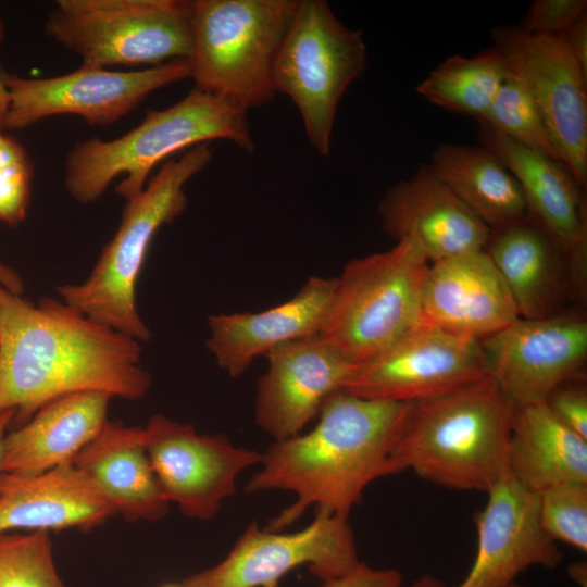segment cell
Here are the masks:
<instances>
[{"label": "cell", "mask_w": 587, "mask_h": 587, "mask_svg": "<svg viewBox=\"0 0 587 587\" xmlns=\"http://www.w3.org/2000/svg\"><path fill=\"white\" fill-rule=\"evenodd\" d=\"M410 407L340 390L325 401L311 430L275 440L246 490H286L296 500L266 529L280 532L310 507L348 517L372 482L399 473L392 452Z\"/></svg>", "instance_id": "cell-2"}, {"label": "cell", "mask_w": 587, "mask_h": 587, "mask_svg": "<svg viewBox=\"0 0 587 587\" xmlns=\"http://www.w3.org/2000/svg\"><path fill=\"white\" fill-rule=\"evenodd\" d=\"M539 519L555 542L587 551V485L564 484L538 494Z\"/></svg>", "instance_id": "cell-31"}, {"label": "cell", "mask_w": 587, "mask_h": 587, "mask_svg": "<svg viewBox=\"0 0 587 587\" xmlns=\"http://www.w3.org/2000/svg\"><path fill=\"white\" fill-rule=\"evenodd\" d=\"M0 284L10 291L22 295L24 283L20 274L0 260Z\"/></svg>", "instance_id": "cell-38"}, {"label": "cell", "mask_w": 587, "mask_h": 587, "mask_svg": "<svg viewBox=\"0 0 587 587\" xmlns=\"http://www.w3.org/2000/svg\"><path fill=\"white\" fill-rule=\"evenodd\" d=\"M112 398L104 391L83 390L47 402L5 434L0 473L33 475L73 461L109 422Z\"/></svg>", "instance_id": "cell-23"}, {"label": "cell", "mask_w": 587, "mask_h": 587, "mask_svg": "<svg viewBox=\"0 0 587 587\" xmlns=\"http://www.w3.org/2000/svg\"><path fill=\"white\" fill-rule=\"evenodd\" d=\"M33 171L29 158L0 171V222L14 227L26 217Z\"/></svg>", "instance_id": "cell-32"}, {"label": "cell", "mask_w": 587, "mask_h": 587, "mask_svg": "<svg viewBox=\"0 0 587 587\" xmlns=\"http://www.w3.org/2000/svg\"><path fill=\"white\" fill-rule=\"evenodd\" d=\"M258 379L254 416L274 440L302 432L325 401L344 390L358 365L320 334L295 340L266 354Z\"/></svg>", "instance_id": "cell-16"}, {"label": "cell", "mask_w": 587, "mask_h": 587, "mask_svg": "<svg viewBox=\"0 0 587 587\" xmlns=\"http://www.w3.org/2000/svg\"><path fill=\"white\" fill-rule=\"evenodd\" d=\"M224 139L254 150L247 112L193 88L175 104L147 110L143 120L113 140L75 142L65 159L64 187L77 202L97 201L120 175L116 193L129 200L142 191L151 171L171 154Z\"/></svg>", "instance_id": "cell-4"}, {"label": "cell", "mask_w": 587, "mask_h": 587, "mask_svg": "<svg viewBox=\"0 0 587 587\" xmlns=\"http://www.w3.org/2000/svg\"><path fill=\"white\" fill-rule=\"evenodd\" d=\"M15 415L14 410H7L0 413V460H1V448H2V441L5 436V430L10 426V424L13 422Z\"/></svg>", "instance_id": "cell-40"}, {"label": "cell", "mask_w": 587, "mask_h": 587, "mask_svg": "<svg viewBox=\"0 0 587 587\" xmlns=\"http://www.w3.org/2000/svg\"><path fill=\"white\" fill-rule=\"evenodd\" d=\"M478 341L487 375L512 407L541 402L558 386L582 378L587 322L574 314L520 317Z\"/></svg>", "instance_id": "cell-15"}, {"label": "cell", "mask_w": 587, "mask_h": 587, "mask_svg": "<svg viewBox=\"0 0 587 587\" xmlns=\"http://www.w3.org/2000/svg\"><path fill=\"white\" fill-rule=\"evenodd\" d=\"M427 165L491 230L528 214L514 176L482 145L442 143L433 152Z\"/></svg>", "instance_id": "cell-27"}, {"label": "cell", "mask_w": 587, "mask_h": 587, "mask_svg": "<svg viewBox=\"0 0 587 587\" xmlns=\"http://www.w3.org/2000/svg\"><path fill=\"white\" fill-rule=\"evenodd\" d=\"M486 375L478 340L421 325L359 364L344 390L370 400L411 403Z\"/></svg>", "instance_id": "cell-14"}, {"label": "cell", "mask_w": 587, "mask_h": 587, "mask_svg": "<svg viewBox=\"0 0 587 587\" xmlns=\"http://www.w3.org/2000/svg\"><path fill=\"white\" fill-rule=\"evenodd\" d=\"M0 587H66L54 565L50 533L0 534Z\"/></svg>", "instance_id": "cell-30"}, {"label": "cell", "mask_w": 587, "mask_h": 587, "mask_svg": "<svg viewBox=\"0 0 587 587\" xmlns=\"http://www.w3.org/2000/svg\"><path fill=\"white\" fill-rule=\"evenodd\" d=\"M486 494L475 515L476 554L457 587H507L530 566L554 569L562 562V551L540 524L538 494L511 473Z\"/></svg>", "instance_id": "cell-17"}, {"label": "cell", "mask_w": 587, "mask_h": 587, "mask_svg": "<svg viewBox=\"0 0 587 587\" xmlns=\"http://www.w3.org/2000/svg\"><path fill=\"white\" fill-rule=\"evenodd\" d=\"M402 574L394 569H374L361 562L344 577L323 584L322 587H400Z\"/></svg>", "instance_id": "cell-35"}, {"label": "cell", "mask_w": 587, "mask_h": 587, "mask_svg": "<svg viewBox=\"0 0 587 587\" xmlns=\"http://www.w3.org/2000/svg\"><path fill=\"white\" fill-rule=\"evenodd\" d=\"M480 145L508 167L519 183L528 215L565 254L586 252L587 224L582 186L559 161L479 125Z\"/></svg>", "instance_id": "cell-22"}, {"label": "cell", "mask_w": 587, "mask_h": 587, "mask_svg": "<svg viewBox=\"0 0 587 587\" xmlns=\"http://www.w3.org/2000/svg\"><path fill=\"white\" fill-rule=\"evenodd\" d=\"M423 324L479 340L520 319L485 249L429 263L422 290Z\"/></svg>", "instance_id": "cell-19"}, {"label": "cell", "mask_w": 587, "mask_h": 587, "mask_svg": "<svg viewBox=\"0 0 587 587\" xmlns=\"http://www.w3.org/2000/svg\"><path fill=\"white\" fill-rule=\"evenodd\" d=\"M146 451L164 498L190 519L210 521L235 494L239 474L262 453L237 447L226 435L200 434L162 414L143 427Z\"/></svg>", "instance_id": "cell-13"}, {"label": "cell", "mask_w": 587, "mask_h": 587, "mask_svg": "<svg viewBox=\"0 0 587 587\" xmlns=\"http://www.w3.org/2000/svg\"><path fill=\"white\" fill-rule=\"evenodd\" d=\"M545 402L565 427L587 440V391L578 379L554 388Z\"/></svg>", "instance_id": "cell-34"}, {"label": "cell", "mask_w": 587, "mask_h": 587, "mask_svg": "<svg viewBox=\"0 0 587 587\" xmlns=\"http://www.w3.org/2000/svg\"><path fill=\"white\" fill-rule=\"evenodd\" d=\"M409 587H446L442 582L437 579L436 577L432 575H423L416 580H414ZM507 587H527L524 585H520L517 583H513Z\"/></svg>", "instance_id": "cell-39"}, {"label": "cell", "mask_w": 587, "mask_h": 587, "mask_svg": "<svg viewBox=\"0 0 587 587\" xmlns=\"http://www.w3.org/2000/svg\"><path fill=\"white\" fill-rule=\"evenodd\" d=\"M361 561L348 517L316 512L300 530L282 533L251 523L216 565L185 578V587H278L307 565L322 584L352 572Z\"/></svg>", "instance_id": "cell-11"}, {"label": "cell", "mask_w": 587, "mask_h": 587, "mask_svg": "<svg viewBox=\"0 0 587 587\" xmlns=\"http://www.w3.org/2000/svg\"><path fill=\"white\" fill-rule=\"evenodd\" d=\"M508 462L511 475L536 494L587 485V440L565 427L545 401L512 408Z\"/></svg>", "instance_id": "cell-25"}, {"label": "cell", "mask_w": 587, "mask_h": 587, "mask_svg": "<svg viewBox=\"0 0 587 587\" xmlns=\"http://www.w3.org/2000/svg\"><path fill=\"white\" fill-rule=\"evenodd\" d=\"M586 0H536L520 28L530 35L558 36L586 15Z\"/></svg>", "instance_id": "cell-33"}, {"label": "cell", "mask_w": 587, "mask_h": 587, "mask_svg": "<svg viewBox=\"0 0 587 587\" xmlns=\"http://www.w3.org/2000/svg\"><path fill=\"white\" fill-rule=\"evenodd\" d=\"M186 78H190L187 60L132 72L82 64L76 71L48 78L22 77L0 66L10 98L3 129H23L60 114L77 115L91 126H108L153 91Z\"/></svg>", "instance_id": "cell-10"}, {"label": "cell", "mask_w": 587, "mask_h": 587, "mask_svg": "<svg viewBox=\"0 0 587 587\" xmlns=\"http://www.w3.org/2000/svg\"><path fill=\"white\" fill-rule=\"evenodd\" d=\"M558 37L587 73V15L582 16Z\"/></svg>", "instance_id": "cell-36"}, {"label": "cell", "mask_w": 587, "mask_h": 587, "mask_svg": "<svg viewBox=\"0 0 587 587\" xmlns=\"http://www.w3.org/2000/svg\"><path fill=\"white\" fill-rule=\"evenodd\" d=\"M512 404L485 377L411 402L392 452L398 472L433 484L487 492L509 471Z\"/></svg>", "instance_id": "cell-3"}, {"label": "cell", "mask_w": 587, "mask_h": 587, "mask_svg": "<svg viewBox=\"0 0 587 587\" xmlns=\"http://www.w3.org/2000/svg\"><path fill=\"white\" fill-rule=\"evenodd\" d=\"M116 514L73 462L33 475L0 473V534L91 529Z\"/></svg>", "instance_id": "cell-21"}, {"label": "cell", "mask_w": 587, "mask_h": 587, "mask_svg": "<svg viewBox=\"0 0 587 587\" xmlns=\"http://www.w3.org/2000/svg\"><path fill=\"white\" fill-rule=\"evenodd\" d=\"M298 0L188 1L195 88L247 112L275 96L273 66Z\"/></svg>", "instance_id": "cell-6"}, {"label": "cell", "mask_w": 587, "mask_h": 587, "mask_svg": "<svg viewBox=\"0 0 587 587\" xmlns=\"http://www.w3.org/2000/svg\"><path fill=\"white\" fill-rule=\"evenodd\" d=\"M485 250L503 278L520 317L553 314L561 295L564 252L539 224L527 214L492 229Z\"/></svg>", "instance_id": "cell-26"}, {"label": "cell", "mask_w": 587, "mask_h": 587, "mask_svg": "<svg viewBox=\"0 0 587 587\" xmlns=\"http://www.w3.org/2000/svg\"><path fill=\"white\" fill-rule=\"evenodd\" d=\"M115 512L128 522H155L168 512L150 464L143 427L108 422L73 459Z\"/></svg>", "instance_id": "cell-24"}, {"label": "cell", "mask_w": 587, "mask_h": 587, "mask_svg": "<svg viewBox=\"0 0 587 587\" xmlns=\"http://www.w3.org/2000/svg\"><path fill=\"white\" fill-rule=\"evenodd\" d=\"M209 142L165 161L140 193L126 200L113 238L104 246L93 270L79 284L58 286L61 300L89 320L139 342L151 332L142 321L136 298L138 277L150 243L164 224L187 207L186 183L212 160Z\"/></svg>", "instance_id": "cell-5"}, {"label": "cell", "mask_w": 587, "mask_h": 587, "mask_svg": "<svg viewBox=\"0 0 587 587\" xmlns=\"http://www.w3.org/2000/svg\"><path fill=\"white\" fill-rule=\"evenodd\" d=\"M428 266L409 240L349 261L337 277L320 335L355 365L379 354L424 325L422 290Z\"/></svg>", "instance_id": "cell-7"}, {"label": "cell", "mask_w": 587, "mask_h": 587, "mask_svg": "<svg viewBox=\"0 0 587 587\" xmlns=\"http://www.w3.org/2000/svg\"><path fill=\"white\" fill-rule=\"evenodd\" d=\"M46 34L83 64L158 66L191 53L184 0H58Z\"/></svg>", "instance_id": "cell-9"}, {"label": "cell", "mask_w": 587, "mask_h": 587, "mask_svg": "<svg viewBox=\"0 0 587 587\" xmlns=\"http://www.w3.org/2000/svg\"><path fill=\"white\" fill-rule=\"evenodd\" d=\"M28 158L26 149L17 139L4 135L0 129V171Z\"/></svg>", "instance_id": "cell-37"}, {"label": "cell", "mask_w": 587, "mask_h": 587, "mask_svg": "<svg viewBox=\"0 0 587 587\" xmlns=\"http://www.w3.org/2000/svg\"><path fill=\"white\" fill-rule=\"evenodd\" d=\"M509 73L501 53L491 47L476 55H452L434 68L416 91L439 108L482 117Z\"/></svg>", "instance_id": "cell-28"}, {"label": "cell", "mask_w": 587, "mask_h": 587, "mask_svg": "<svg viewBox=\"0 0 587 587\" xmlns=\"http://www.w3.org/2000/svg\"><path fill=\"white\" fill-rule=\"evenodd\" d=\"M141 342L98 324L62 300L34 304L0 284V413L18 426L47 402L99 390L126 400L151 388Z\"/></svg>", "instance_id": "cell-1"}, {"label": "cell", "mask_w": 587, "mask_h": 587, "mask_svg": "<svg viewBox=\"0 0 587 587\" xmlns=\"http://www.w3.org/2000/svg\"><path fill=\"white\" fill-rule=\"evenodd\" d=\"M160 587H185L183 584H174V583H170V584H164Z\"/></svg>", "instance_id": "cell-44"}, {"label": "cell", "mask_w": 587, "mask_h": 587, "mask_svg": "<svg viewBox=\"0 0 587 587\" xmlns=\"http://www.w3.org/2000/svg\"><path fill=\"white\" fill-rule=\"evenodd\" d=\"M378 215L389 237L412 241L429 263L483 250L491 234L427 164L388 189L378 203Z\"/></svg>", "instance_id": "cell-18"}, {"label": "cell", "mask_w": 587, "mask_h": 587, "mask_svg": "<svg viewBox=\"0 0 587 587\" xmlns=\"http://www.w3.org/2000/svg\"><path fill=\"white\" fill-rule=\"evenodd\" d=\"M508 70L536 102L560 160L583 187L587 180V73L558 36L515 26L491 30Z\"/></svg>", "instance_id": "cell-12"}, {"label": "cell", "mask_w": 587, "mask_h": 587, "mask_svg": "<svg viewBox=\"0 0 587 587\" xmlns=\"http://www.w3.org/2000/svg\"><path fill=\"white\" fill-rule=\"evenodd\" d=\"M4 36H5V27H4V23L0 16V46L2 45L3 40H4Z\"/></svg>", "instance_id": "cell-43"}, {"label": "cell", "mask_w": 587, "mask_h": 587, "mask_svg": "<svg viewBox=\"0 0 587 587\" xmlns=\"http://www.w3.org/2000/svg\"><path fill=\"white\" fill-rule=\"evenodd\" d=\"M336 287L337 277L311 276L294 297L273 308L210 315L207 347L221 369L238 377L258 357L319 335Z\"/></svg>", "instance_id": "cell-20"}, {"label": "cell", "mask_w": 587, "mask_h": 587, "mask_svg": "<svg viewBox=\"0 0 587 587\" xmlns=\"http://www.w3.org/2000/svg\"><path fill=\"white\" fill-rule=\"evenodd\" d=\"M476 121L478 125L561 162L536 102L510 71L488 110Z\"/></svg>", "instance_id": "cell-29"}, {"label": "cell", "mask_w": 587, "mask_h": 587, "mask_svg": "<svg viewBox=\"0 0 587 587\" xmlns=\"http://www.w3.org/2000/svg\"><path fill=\"white\" fill-rule=\"evenodd\" d=\"M9 92L0 79V129H3L4 117L9 108Z\"/></svg>", "instance_id": "cell-41"}, {"label": "cell", "mask_w": 587, "mask_h": 587, "mask_svg": "<svg viewBox=\"0 0 587 587\" xmlns=\"http://www.w3.org/2000/svg\"><path fill=\"white\" fill-rule=\"evenodd\" d=\"M570 574L574 582L580 584L583 586V583L586 582V565L585 563H575L570 569Z\"/></svg>", "instance_id": "cell-42"}, {"label": "cell", "mask_w": 587, "mask_h": 587, "mask_svg": "<svg viewBox=\"0 0 587 587\" xmlns=\"http://www.w3.org/2000/svg\"><path fill=\"white\" fill-rule=\"evenodd\" d=\"M366 61L361 30L346 27L324 0H298L276 54L273 86L294 102L322 157L330 152L339 101Z\"/></svg>", "instance_id": "cell-8"}]
</instances>
